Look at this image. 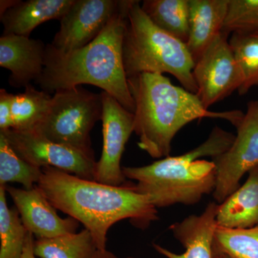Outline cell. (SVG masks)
<instances>
[{"instance_id": "1", "label": "cell", "mask_w": 258, "mask_h": 258, "mask_svg": "<svg viewBox=\"0 0 258 258\" xmlns=\"http://www.w3.org/2000/svg\"><path fill=\"white\" fill-rule=\"evenodd\" d=\"M35 186L56 210L82 223L99 250L106 249L107 235L112 226L129 220L147 228L158 217L157 208L149 197L130 185L116 186L82 179L60 169L45 166Z\"/></svg>"}, {"instance_id": "2", "label": "cell", "mask_w": 258, "mask_h": 258, "mask_svg": "<svg viewBox=\"0 0 258 258\" xmlns=\"http://www.w3.org/2000/svg\"><path fill=\"white\" fill-rule=\"evenodd\" d=\"M129 0L87 45L61 52L46 45L45 68L35 81L48 94L88 84L101 88L134 113V102L123 62V40Z\"/></svg>"}, {"instance_id": "3", "label": "cell", "mask_w": 258, "mask_h": 258, "mask_svg": "<svg viewBox=\"0 0 258 258\" xmlns=\"http://www.w3.org/2000/svg\"><path fill=\"white\" fill-rule=\"evenodd\" d=\"M127 81L135 106L134 132L139 147L154 159L169 157L173 139L193 120L222 118L237 127L244 116L241 111H209L196 94L174 86L162 74L144 73Z\"/></svg>"}, {"instance_id": "4", "label": "cell", "mask_w": 258, "mask_h": 258, "mask_svg": "<svg viewBox=\"0 0 258 258\" xmlns=\"http://www.w3.org/2000/svg\"><path fill=\"white\" fill-rule=\"evenodd\" d=\"M235 138L234 134L215 126L208 139L190 152L169 156L149 165L122 167L123 175L137 181L131 187L149 197L155 208L196 205L203 196L213 193L216 184L215 163L200 158L221 155Z\"/></svg>"}, {"instance_id": "5", "label": "cell", "mask_w": 258, "mask_h": 258, "mask_svg": "<svg viewBox=\"0 0 258 258\" xmlns=\"http://www.w3.org/2000/svg\"><path fill=\"white\" fill-rule=\"evenodd\" d=\"M140 3L129 0L125 18L123 62L127 79L144 73L169 74L184 89L197 94L195 62L187 45L154 25Z\"/></svg>"}, {"instance_id": "6", "label": "cell", "mask_w": 258, "mask_h": 258, "mask_svg": "<svg viewBox=\"0 0 258 258\" xmlns=\"http://www.w3.org/2000/svg\"><path fill=\"white\" fill-rule=\"evenodd\" d=\"M103 114L101 94L78 87L56 91L48 113L34 131L94 158L91 132Z\"/></svg>"}, {"instance_id": "7", "label": "cell", "mask_w": 258, "mask_h": 258, "mask_svg": "<svg viewBox=\"0 0 258 258\" xmlns=\"http://www.w3.org/2000/svg\"><path fill=\"white\" fill-rule=\"evenodd\" d=\"M236 128L232 146L212 159L216 167L213 197L218 203L235 192L244 174L258 166V101L247 103V111Z\"/></svg>"}, {"instance_id": "8", "label": "cell", "mask_w": 258, "mask_h": 258, "mask_svg": "<svg viewBox=\"0 0 258 258\" xmlns=\"http://www.w3.org/2000/svg\"><path fill=\"white\" fill-rule=\"evenodd\" d=\"M19 157L37 167L52 166L82 179L94 181L97 161L84 153L55 143L35 131H0Z\"/></svg>"}, {"instance_id": "9", "label": "cell", "mask_w": 258, "mask_h": 258, "mask_svg": "<svg viewBox=\"0 0 258 258\" xmlns=\"http://www.w3.org/2000/svg\"><path fill=\"white\" fill-rule=\"evenodd\" d=\"M229 34L222 32L195 62L193 76L198 87L199 99L209 108L222 101L242 84L240 70L228 40Z\"/></svg>"}, {"instance_id": "10", "label": "cell", "mask_w": 258, "mask_h": 258, "mask_svg": "<svg viewBox=\"0 0 258 258\" xmlns=\"http://www.w3.org/2000/svg\"><path fill=\"white\" fill-rule=\"evenodd\" d=\"M101 94L103 144L101 158L96 163L94 181L111 186H122L125 177L120 160L125 144L134 132V115L111 95L105 91Z\"/></svg>"}, {"instance_id": "11", "label": "cell", "mask_w": 258, "mask_h": 258, "mask_svg": "<svg viewBox=\"0 0 258 258\" xmlns=\"http://www.w3.org/2000/svg\"><path fill=\"white\" fill-rule=\"evenodd\" d=\"M125 0H74L50 45L61 52L86 46L123 8Z\"/></svg>"}, {"instance_id": "12", "label": "cell", "mask_w": 258, "mask_h": 258, "mask_svg": "<svg viewBox=\"0 0 258 258\" xmlns=\"http://www.w3.org/2000/svg\"><path fill=\"white\" fill-rule=\"evenodd\" d=\"M5 189L18 209L24 227L37 239L53 238L77 232L79 222L71 217L61 218L36 186L25 189L5 185Z\"/></svg>"}, {"instance_id": "13", "label": "cell", "mask_w": 258, "mask_h": 258, "mask_svg": "<svg viewBox=\"0 0 258 258\" xmlns=\"http://www.w3.org/2000/svg\"><path fill=\"white\" fill-rule=\"evenodd\" d=\"M46 45L39 40L16 35L0 37V66L11 72L10 86L26 87L40 79L45 68Z\"/></svg>"}, {"instance_id": "14", "label": "cell", "mask_w": 258, "mask_h": 258, "mask_svg": "<svg viewBox=\"0 0 258 258\" xmlns=\"http://www.w3.org/2000/svg\"><path fill=\"white\" fill-rule=\"evenodd\" d=\"M218 209L216 203H210L201 215H190L170 226L174 237L185 248L184 253H174L157 244H153V247L166 258H214Z\"/></svg>"}, {"instance_id": "15", "label": "cell", "mask_w": 258, "mask_h": 258, "mask_svg": "<svg viewBox=\"0 0 258 258\" xmlns=\"http://www.w3.org/2000/svg\"><path fill=\"white\" fill-rule=\"evenodd\" d=\"M74 3V0L13 1L1 12L3 35L30 37L34 29L41 24L51 20L60 21Z\"/></svg>"}, {"instance_id": "16", "label": "cell", "mask_w": 258, "mask_h": 258, "mask_svg": "<svg viewBox=\"0 0 258 258\" xmlns=\"http://www.w3.org/2000/svg\"><path fill=\"white\" fill-rule=\"evenodd\" d=\"M230 0H189L187 45L195 62L223 30Z\"/></svg>"}, {"instance_id": "17", "label": "cell", "mask_w": 258, "mask_h": 258, "mask_svg": "<svg viewBox=\"0 0 258 258\" xmlns=\"http://www.w3.org/2000/svg\"><path fill=\"white\" fill-rule=\"evenodd\" d=\"M218 227L248 229L258 225V166L251 169L244 184L219 205Z\"/></svg>"}, {"instance_id": "18", "label": "cell", "mask_w": 258, "mask_h": 258, "mask_svg": "<svg viewBox=\"0 0 258 258\" xmlns=\"http://www.w3.org/2000/svg\"><path fill=\"white\" fill-rule=\"evenodd\" d=\"M141 7L158 28L186 44L189 37V0H144Z\"/></svg>"}, {"instance_id": "19", "label": "cell", "mask_w": 258, "mask_h": 258, "mask_svg": "<svg viewBox=\"0 0 258 258\" xmlns=\"http://www.w3.org/2000/svg\"><path fill=\"white\" fill-rule=\"evenodd\" d=\"M98 250L91 232H81L53 238L37 239L34 252L40 258H93Z\"/></svg>"}, {"instance_id": "20", "label": "cell", "mask_w": 258, "mask_h": 258, "mask_svg": "<svg viewBox=\"0 0 258 258\" xmlns=\"http://www.w3.org/2000/svg\"><path fill=\"white\" fill-rule=\"evenodd\" d=\"M52 98L43 91H39L32 84L25 91L13 97L12 106L13 128L16 130H34L45 119L50 110Z\"/></svg>"}, {"instance_id": "21", "label": "cell", "mask_w": 258, "mask_h": 258, "mask_svg": "<svg viewBox=\"0 0 258 258\" xmlns=\"http://www.w3.org/2000/svg\"><path fill=\"white\" fill-rule=\"evenodd\" d=\"M229 43L242 79L237 92L243 96L258 86V32H233Z\"/></svg>"}, {"instance_id": "22", "label": "cell", "mask_w": 258, "mask_h": 258, "mask_svg": "<svg viewBox=\"0 0 258 258\" xmlns=\"http://www.w3.org/2000/svg\"><path fill=\"white\" fill-rule=\"evenodd\" d=\"M27 232L18 209L8 206L5 185H0V258H21Z\"/></svg>"}, {"instance_id": "23", "label": "cell", "mask_w": 258, "mask_h": 258, "mask_svg": "<svg viewBox=\"0 0 258 258\" xmlns=\"http://www.w3.org/2000/svg\"><path fill=\"white\" fill-rule=\"evenodd\" d=\"M42 174V168L32 165L19 157L0 133V185L19 183L25 189H32L40 181Z\"/></svg>"}, {"instance_id": "24", "label": "cell", "mask_w": 258, "mask_h": 258, "mask_svg": "<svg viewBox=\"0 0 258 258\" xmlns=\"http://www.w3.org/2000/svg\"><path fill=\"white\" fill-rule=\"evenodd\" d=\"M213 248L232 258H258V225L248 229L217 226Z\"/></svg>"}, {"instance_id": "25", "label": "cell", "mask_w": 258, "mask_h": 258, "mask_svg": "<svg viewBox=\"0 0 258 258\" xmlns=\"http://www.w3.org/2000/svg\"><path fill=\"white\" fill-rule=\"evenodd\" d=\"M222 32H258V0H230Z\"/></svg>"}, {"instance_id": "26", "label": "cell", "mask_w": 258, "mask_h": 258, "mask_svg": "<svg viewBox=\"0 0 258 258\" xmlns=\"http://www.w3.org/2000/svg\"><path fill=\"white\" fill-rule=\"evenodd\" d=\"M14 94L9 93L5 89L0 90V131L13 128L12 106Z\"/></svg>"}, {"instance_id": "27", "label": "cell", "mask_w": 258, "mask_h": 258, "mask_svg": "<svg viewBox=\"0 0 258 258\" xmlns=\"http://www.w3.org/2000/svg\"><path fill=\"white\" fill-rule=\"evenodd\" d=\"M33 235L31 232H27L26 240H25V247H24L23 254L21 258H36L34 252Z\"/></svg>"}, {"instance_id": "28", "label": "cell", "mask_w": 258, "mask_h": 258, "mask_svg": "<svg viewBox=\"0 0 258 258\" xmlns=\"http://www.w3.org/2000/svg\"><path fill=\"white\" fill-rule=\"evenodd\" d=\"M93 258H134L132 257H119L118 256L115 255L113 252H110V251L104 249V250H99L98 249L97 251L96 254H95Z\"/></svg>"}, {"instance_id": "29", "label": "cell", "mask_w": 258, "mask_h": 258, "mask_svg": "<svg viewBox=\"0 0 258 258\" xmlns=\"http://www.w3.org/2000/svg\"><path fill=\"white\" fill-rule=\"evenodd\" d=\"M213 256L214 258H232L230 255H228V254L224 253V252H220V251L217 250V249L214 248Z\"/></svg>"}]
</instances>
